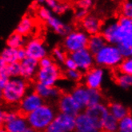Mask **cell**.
<instances>
[{"instance_id": "obj_1", "label": "cell", "mask_w": 132, "mask_h": 132, "mask_svg": "<svg viewBox=\"0 0 132 132\" xmlns=\"http://www.w3.org/2000/svg\"><path fill=\"white\" fill-rule=\"evenodd\" d=\"M57 114L55 109L49 104L43 103L41 106L27 115L28 126L36 132H44Z\"/></svg>"}, {"instance_id": "obj_5", "label": "cell", "mask_w": 132, "mask_h": 132, "mask_svg": "<svg viewBox=\"0 0 132 132\" xmlns=\"http://www.w3.org/2000/svg\"><path fill=\"white\" fill-rule=\"evenodd\" d=\"M89 35L83 30H72L65 36L63 40V47L69 53H74L87 47Z\"/></svg>"}, {"instance_id": "obj_36", "label": "cell", "mask_w": 132, "mask_h": 132, "mask_svg": "<svg viewBox=\"0 0 132 132\" xmlns=\"http://www.w3.org/2000/svg\"><path fill=\"white\" fill-rule=\"evenodd\" d=\"M38 67H39V68L48 67L51 66L52 64L55 63H54V60L51 57H49L48 55L41 59L40 60H38Z\"/></svg>"}, {"instance_id": "obj_33", "label": "cell", "mask_w": 132, "mask_h": 132, "mask_svg": "<svg viewBox=\"0 0 132 132\" xmlns=\"http://www.w3.org/2000/svg\"><path fill=\"white\" fill-rule=\"evenodd\" d=\"M38 15L41 20L46 22L53 16V12L46 6H41L38 11Z\"/></svg>"}, {"instance_id": "obj_13", "label": "cell", "mask_w": 132, "mask_h": 132, "mask_svg": "<svg viewBox=\"0 0 132 132\" xmlns=\"http://www.w3.org/2000/svg\"><path fill=\"white\" fill-rule=\"evenodd\" d=\"M44 103V100L35 91L27 92L20 101L19 109L22 114L27 115Z\"/></svg>"}, {"instance_id": "obj_31", "label": "cell", "mask_w": 132, "mask_h": 132, "mask_svg": "<svg viewBox=\"0 0 132 132\" xmlns=\"http://www.w3.org/2000/svg\"><path fill=\"white\" fill-rule=\"evenodd\" d=\"M52 57L57 63H63V62L65 61L67 56V53L64 51V49L57 46V47H55L52 51Z\"/></svg>"}, {"instance_id": "obj_15", "label": "cell", "mask_w": 132, "mask_h": 132, "mask_svg": "<svg viewBox=\"0 0 132 132\" xmlns=\"http://www.w3.org/2000/svg\"><path fill=\"white\" fill-rule=\"evenodd\" d=\"M85 113L91 119H93V121L97 124L101 130H102L103 121L110 114L108 106L103 103L87 107L86 111H85Z\"/></svg>"}, {"instance_id": "obj_35", "label": "cell", "mask_w": 132, "mask_h": 132, "mask_svg": "<svg viewBox=\"0 0 132 132\" xmlns=\"http://www.w3.org/2000/svg\"><path fill=\"white\" fill-rule=\"evenodd\" d=\"M122 16L132 19V3L131 1H125L122 4L121 7Z\"/></svg>"}, {"instance_id": "obj_23", "label": "cell", "mask_w": 132, "mask_h": 132, "mask_svg": "<svg viewBox=\"0 0 132 132\" xmlns=\"http://www.w3.org/2000/svg\"><path fill=\"white\" fill-rule=\"evenodd\" d=\"M107 43L105 40V38L99 33L95 35L89 36L87 48L91 54L95 55L97 52H98Z\"/></svg>"}, {"instance_id": "obj_41", "label": "cell", "mask_w": 132, "mask_h": 132, "mask_svg": "<svg viewBox=\"0 0 132 132\" xmlns=\"http://www.w3.org/2000/svg\"><path fill=\"white\" fill-rule=\"evenodd\" d=\"M5 113L6 111H3V109L0 106V128H2L4 125V119H5Z\"/></svg>"}, {"instance_id": "obj_20", "label": "cell", "mask_w": 132, "mask_h": 132, "mask_svg": "<svg viewBox=\"0 0 132 132\" xmlns=\"http://www.w3.org/2000/svg\"><path fill=\"white\" fill-rule=\"evenodd\" d=\"M46 23L54 32L61 36H66L72 31V27L71 25L67 24L59 18L54 16V15L46 21Z\"/></svg>"}, {"instance_id": "obj_17", "label": "cell", "mask_w": 132, "mask_h": 132, "mask_svg": "<svg viewBox=\"0 0 132 132\" xmlns=\"http://www.w3.org/2000/svg\"><path fill=\"white\" fill-rule=\"evenodd\" d=\"M82 27L83 31L89 36L99 34L102 28V22L100 19L94 14H87L82 20Z\"/></svg>"}, {"instance_id": "obj_42", "label": "cell", "mask_w": 132, "mask_h": 132, "mask_svg": "<svg viewBox=\"0 0 132 132\" xmlns=\"http://www.w3.org/2000/svg\"><path fill=\"white\" fill-rule=\"evenodd\" d=\"M9 79H7V78L4 77L3 75H1V73H0V89L3 90V87H5V85L6 83V82L8 81Z\"/></svg>"}, {"instance_id": "obj_26", "label": "cell", "mask_w": 132, "mask_h": 132, "mask_svg": "<svg viewBox=\"0 0 132 132\" xmlns=\"http://www.w3.org/2000/svg\"><path fill=\"white\" fill-rule=\"evenodd\" d=\"M0 57H2L4 59L6 64H11L19 62L17 57V50L9 47V46H6L2 51L1 54H0Z\"/></svg>"}, {"instance_id": "obj_27", "label": "cell", "mask_w": 132, "mask_h": 132, "mask_svg": "<svg viewBox=\"0 0 132 132\" xmlns=\"http://www.w3.org/2000/svg\"><path fill=\"white\" fill-rule=\"evenodd\" d=\"M116 82L121 88L128 90L132 85V75L119 73L116 76Z\"/></svg>"}, {"instance_id": "obj_40", "label": "cell", "mask_w": 132, "mask_h": 132, "mask_svg": "<svg viewBox=\"0 0 132 132\" xmlns=\"http://www.w3.org/2000/svg\"><path fill=\"white\" fill-rule=\"evenodd\" d=\"M17 57H18V61L22 62V60H24L26 58H27V52L24 49V47H22L17 50Z\"/></svg>"}, {"instance_id": "obj_4", "label": "cell", "mask_w": 132, "mask_h": 132, "mask_svg": "<svg viewBox=\"0 0 132 132\" xmlns=\"http://www.w3.org/2000/svg\"><path fill=\"white\" fill-rule=\"evenodd\" d=\"M117 22L114 45L118 48H132V19L121 16Z\"/></svg>"}, {"instance_id": "obj_14", "label": "cell", "mask_w": 132, "mask_h": 132, "mask_svg": "<svg viewBox=\"0 0 132 132\" xmlns=\"http://www.w3.org/2000/svg\"><path fill=\"white\" fill-rule=\"evenodd\" d=\"M74 132H102L97 124L84 112H81L75 118Z\"/></svg>"}, {"instance_id": "obj_25", "label": "cell", "mask_w": 132, "mask_h": 132, "mask_svg": "<svg viewBox=\"0 0 132 132\" xmlns=\"http://www.w3.org/2000/svg\"><path fill=\"white\" fill-rule=\"evenodd\" d=\"M2 75L7 78V79H11V78H15L20 76V63L19 62L16 63L7 64L6 67L0 71Z\"/></svg>"}, {"instance_id": "obj_19", "label": "cell", "mask_w": 132, "mask_h": 132, "mask_svg": "<svg viewBox=\"0 0 132 132\" xmlns=\"http://www.w3.org/2000/svg\"><path fill=\"white\" fill-rule=\"evenodd\" d=\"M43 100H53L59 98L61 96V90L56 86L47 87L45 85L36 82L35 85V90Z\"/></svg>"}, {"instance_id": "obj_9", "label": "cell", "mask_w": 132, "mask_h": 132, "mask_svg": "<svg viewBox=\"0 0 132 132\" xmlns=\"http://www.w3.org/2000/svg\"><path fill=\"white\" fill-rule=\"evenodd\" d=\"M70 57L75 61L77 69L82 73L88 71L95 64L94 55L91 54L87 48L71 53Z\"/></svg>"}, {"instance_id": "obj_39", "label": "cell", "mask_w": 132, "mask_h": 132, "mask_svg": "<svg viewBox=\"0 0 132 132\" xmlns=\"http://www.w3.org/2000/svg\"><path fill=\"white\" fill-rule=\"evenodd\" d=\"M93 3H93L92 0H80V1L78 2V7L87 11L93 6Z\"/></svg>"}, {"instance_id": "obj_2", "label": "cell", "mask_w": 132, "mask_h": 132, "mask_svg": "<svg viewBox=\"0 0 132 132\" xmlns=\"http://www.w3.org/2000/svg\"><path fill=\"white\" fill-rule=\"evenodd\" d=\"M28 90L27 81L21 77L11 78L3 89V99L11 105L19 104Z\"/></svg>"}, {"instance_id": "obj_10", "label": "cell", "mask_w": 132, "mask_h": 132, "mask_svg": "<svg viewBox=\"0 0 132 132\" xmlns=\"http://www.w3.org/2000/svg\"><path fill=\"white\" fill-rule=\"evenodd\" d=\"M106 75L105 70L99 67H93L86 72L83 79L85 87L89 89L99 90L103 83Z\"/></svg>"}, {"instance_id": "obj_45", "label": "cell", "mask_w": 132, "mask_h": 132, "mask_svg": "<svg viewBox=\"0 0 132 132\" xmlns=\"http://www.w3.org/2000/svg\"><path fill=\"white\" fill-rule=\"evenodd\" d=\"M3 100V90L0 89V101Z\"/></svg>"}, {"instance_id": "obj_44", "label": "cell", "mask_w": 132, "mask_h": 132, "mask_svg": "<svg viewBox=\"0 0 132 132\" xmlns=\"http://www.w3.org/2000/svg\"><path fill=\"white\" fill-rule=\"evenodd\" d=\"M24 132H36L34 129H32L31 127H28L27 128V130L24 131Z\"/></svg>"}, {"instance_id": "obj_28", "label": "cell", "mask_w": 132, "mask_h": 132, "mask_svg": "<svg viewBox=\"0 0 132 132\" xmlns=\"http://www.w3.org/2000/svg\"><path fill=\"white\" fill-rule=\"evenodd\" d=\"M117 132H132V117L130 114L119 121Z\"/></svg>"}, {"instance_id": "obj_7", "label": "cell", "mask_w": 132, "mask_h": 132, "mask_svg": "<svg viewBox=\"0 0 132 132\" xmlns=\"http://www.w3.org/2000/svg\"><path fill=\"white\" fill-rule=\"evenodd\" d=\"M75 122V117L59 113L44 132H74Z\"/></svg>"}, {"instance_id": "obj_18", "label": "cell", "mask_w": 132, "mask_h": 132, "mask_svg": "<svg viewBox=\"0 0 132 132\" xmlns=\"http://www.w3.org/2000/svg\"><path fill=\"white\" fill-rule=\"evenodd\" d=\"M71 95L76 101L82 109H87L90 105V89L84 85L75 87L71 93Z\"/></svg>"}, {"instance_id": "obj_24", "label": "cell", "mask_w": 132, "mask_h": 132, "mask_svg": "<svg viewBox=\"0 0 132 132\" xmlns=\"http://www.w3.org/2000/svg\"><path fill=\"white\" fill-rule=\"evenodd\" d=\"M26 39L25 37L22 36L21 35L18 34L17 32L12 33L6 40V45L9 47L14 48V49H19L22 48L25 46L26 44Z\"/></svg>"}, {"instance_id": "obj_12", "label": "cell", "mask_w": 132, "mask_h": 132, "mask_svg": "<svg viewBox=\"0 0 132 132\" xmlns=\"http://www.w3.org/2000/svg\"><path fill=\"white\" fill-rule=\"evenodd\" d=\"M58 107L60 113H63L72 117H76L79 113L82 112L81 106L77 103L71 94L61 95L59 98Z\"/></svg>"}, {"instance_id": "obj_46", "label": "cell", "mask_w": 132, "mask_h": 132, "mask_svg": "<svg viewBox=\"0 0 132 132\" xmlns=\"http://www.w3.org/2000/svg\"><path fill=\"white\" fill-rule=\"evenodd\" d=\"M0 132H7V130L4 127H2V128H0Z\"/></svg>"}, {"instance_id": "obj_16", "label": "cell", "mask_w": 132, "mask_h": 132, "mask_svg": "<svg viewBox=\"0 0 132 132\" xmlns=\"http://www.w3.org/2000/svg\"><path fill=\"white\" fill-rule=\"evenodd\" d=\"M20 76L26 81L31 80L35 78L36 73L38 70V63L35 59L31 58H26L20 62Z\"/></svg>"}, {"instance_id": "obj_6", "label": "cell", "mask_w": 132, "mask_h": 132, "mask_svg": "<svg viewBox=\"0 0 132 132\" xmlns=\"http://www.w3.org/2000/svg\"><path fill=\"white\" fill-rule=\"evenodd\" d=\"M61 70L55 63L45 68H38L35 75L38 83L47 87H55L61 78Z\"/></svg>"}, {"instance_id": "obj_34", "label": "cell", "mask_w": 132, "mask_h": 132, "mask_svg": "<svg viewBox=\"0 0 132 132\" xmlns=\"http://www.w3.org/2000/svg\"><path fill=\"white\" fill-rule=\"evenodd\" d=\"M71 6L70 5L67 3H61V2H58L56 3V5L55 6V7L51 10L52 12L55 13L57 14H65L66 12H67Z\"/></svg>"}, {"instance_id": "obj_22", "label": "cell", "mask_w": 132, "mask_h": 132, "mask_svg": "<svg viewBox=\"0 0 132 132\" xmlns=\"http://www.w3.org/2000/svg\"><path fill=\"white\" fill-rule=\"evenodd\" d=\"M108 109H109L110 114L118 121L121 120L122 119L127 117V115L130 114V111L128 107L119 102L111 103L108 106Z\"/></svg>"}, {"instance_id": "obj_3", "label": "cell", "mask_w": 132, "mask_h": 132, "mask_svg": "<svg viewBox=\"0 0 132 132\" xmlns=\"http://www.w3.org/2000/svg\"><path fill=\"white\" fill-rule=\"evenodd\" d=\"M95 63L102 68L118 67L123 59L117 46L107 43L94 55Z\"/></svg>"}, {"instance_id": "obj_32", "label": "cell", "mask_w": 132, "mask_h": 132, "mask_svg": "<svg viewBox=\"0 0 132 132\" xmlns=\"http://www.w3.org/2000/svg\"><path fill=\"white\" fill-rule=\"evenodd\" d=\"M103 95L99 90L90 89V105L89 106H94L102 103Z\"/></svg>"}, {"instance_id": "obj_8", "label": "cell", "mask_w": 132, "mask_h": 132, "mask_svg": "<svg viewBox=\"0 0 132 132\" xmlns=\"http://www.w3.org/2000/svg\"><path fill=\"white\" fill-rule=\"evenodd\" d=\"M3 126L7 132H24L29 127L26 117L14 111L5 113Z\"/></svg>"}, {"instance_id": "obj_21", "label": "cell", "mask_w": 132, "mask_h": 132, "mask_svg": "<svg viewBox=\"0 0 132 132\" xmlns=\"http://www.w3.org/2000/svg\"><path fill=\"white\" fill-rule=\"evenodd\" d=\"M35 27V24L34 19L29 15H25L18 23L16 29H15V32H17L23 37H26L34 31Z\"/></svg>"}, {"instance_id": "obj_30", "label": "cell", "mask_w": 132, "mask_h": 132, "mask_svg": "<svg viewBox=\"0 0 132 132\" xmlns=\"http://www.w3.org/2000/svg\"><path fill=\"white\" fill-rule=\"evenodd\" d=\"M82 73L78 69L75 70H67L65 72V77L71 82H78L82 79Z\"/></svg>"}, {"instance_id": "obj_29", "label": "cell", "mask_w": 132, "mask_h": 132, "mask_svg": "<svg viewBox=\"0 0 132 132\" xmlns=\"http://www.w3.org/2000/svg\"><path fill=\"white\" fill-rule=\"evenodd\" d=\"M119 73L125 74V75H131L132 74V59H123L120 64L118 66Z\"/></svg>"}, {"instance_id": "obj_38", "label": "cell", "mask_w": 132, "mask_h": 132, "mask_svg": "<svg viewBox=\"0 0 132 132\" xmlns=\"http://www.w3.org/2000/svg\"><path fill=\"white\" fill-rule=\"evenodd\" d=\"M63 65L67 70H75L77 69L76 64L75 63V61L71 58V57H67L65 61L63 62Z\"/></svg>"}, {"instance_id": "obj_11", "label": "cell", "mask_w": 132, "mask_h": 132, "mask_svg": "<svg viewBox=\"0 0 132 132\" xmlns=\"http://www.w3.org/2000/svg\"><path fill=\"white\" fill-rule=\"evenodd\" d=\"M27 55L37 61L47 56L48 49L44 42L38 38H34L29 40L24 46Z\"/></svg>"}, {"instance_id": "obj_37", "label": "cell", "mask_w": 132, "mask_h": 132, "mask_svg": "<svg viewBox=\"0 0 132 132\" xmlns=\"http://www.w3.org/2000/svg\"><path fill=\"white\" fill-rule=\"evenodd\" d=\"M88 14V12L87 10L80 8V7H77L75 11V17L78 20H82Z\"/></svg>"}, {"instance_id": "obj_43", "label": "cell", "mask_w": 132, "mask_h": 132, "mask_svg": "<svg viewBox=\"0 0 132 132\" xmlns=\"http://www.w3.org/2000/svg\"><path fill=\"white\" fill-rule=\"evenodd\" d=\"M6 65L7 64H6V62L4 61V59L2 57H0V71H1V70H3V69H4Z\"/></svg>"}]
</instances>
